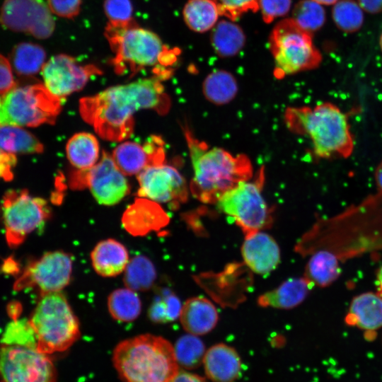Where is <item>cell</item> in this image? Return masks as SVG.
Wrapping results in <instances>:
<instances>
[{
    "mask_svg": "<svg viewBox=\"0 0 382 382\" xmlns=\"http://www.w3.org/2000/svg\"><path fill=\"white\" fill-rule=\"evenodd\" d=\"M162 81L153 75L83 98L79 102L81 115L102 139L125 140L133 133L136 112L152 109L163 115L168 111L170 101Z\"/></svg>",
    "mask_w": 382,
    "mask_h": 382,
    "instance_id": "1",
    "label": "cell"
},
{
    "mask_svg": "<svg viewBox=\"0 0 382 382\" xmlns=\"http://www.w3.org/2000/svg\"><path fill=\"white\" fill-rule=\"evenodd\" d=\"M114 57L110 64L117 74L151 68L154 75L169 78L180 51L166 46L154 32L139 26L134 20L124 23H108L104 32Z\"/></svg>",
    "mask_w": 382,
    "mask_h": 382,
    "instance_id": "2",
    "label": "cell"
},
{
    "mask_svg": "<svg viewBox=\"0 0 382 382\" xmlns=\"http://www.w3.org/2000/svg\"><path fill=\"white\" fill-rule=\"evenodd\" d=\"M183 129L194 173L190 190L196 199L216 204L226 192L252 178L253 166L246 155L209 148L194 137L187 125Z\"/></svg>",
    "mask_w": 382,
    "mask_h": 382,
    "instance_id": "3",
    "label": "cell"
},
{
    "mask_svg": "<svg viewBox=\"0 0 382 382\" xmlns=\"http://www.w3.org/2000/svg\"><path fill=\"white\" fill-rule=\"evenodd\" d=\"M287 127L311 141L314 154L323 159L348 158L355 146L349 114L330 102L314 107L289 108L285 112Z\"/></svg>",
    "mask_w": 382,
    "mask_h": 382,
    "instance_id": "4",
    "label": "cell"
},
{
    "mask_svg": "<svg viewBox=\"0 0 382 382\" xmlns=\"http://www.w3.org/2000/svg\"><path fill=\"white\" fill-rule=\"evenodd\" d=\"M112 359L123 382H169L180 370L174 346L151 334L121 341Z\"/></svg>",
    "mask_w": 382,
    "mask_h": 382,
    "instance_id": "5",
    "label": "cell"
},
{
    "mask_svg": "<svg viewBox=\"0 0 382 382\" xmlns=\"http://www.w3.org/2000/svg\"><path fill=\"white\" fill-rule=\"evenodd\" d=\"M29 320L37 349L47 355L66 350L80 336L79 320L59 291L42 294Z\"/></svg>",
    "mask_w": 382,
    "mask_h": 382,
    "instance_id": "6",
    "label": "cell"
},
{
    "mask_svg": "<svg viewBox=\"0 0 382 382\" xmlns=\"http://www.w3.org/2000/svg\"><path fill=\"white\" fill-rule=\"evenodd\" d=\"M269 47L274 60V76H285L317 68L322 55L313 43L311 33L292 18L279 22L269 37Z\"/></svg>",
    "mask_w": 382,
    "mask_h": 382,
    "instance_id": "7",
    "label": "cell"
},
{
    "mask_svg": "<svg viewBox=\"0 0 382 382\" xmlns=\"http://www.w3.org/2000/svg\"><path fill=\"white\" fill-rule=\"evenodd\" d=\"M263 183L262 168L253 181L241 183L216 203L221 212L234 219L245 237L267 228L272 224L271 211L262 195Z\"/></svg>",
    "mask_w": 382,
    "mask_h": 382,
    "instance_id": "8",
    "label": "cell"
},
{
    "mask_svg": "<svg viewBox=\"0 0 382 382\" xmlns=\"http://www.w3.org/2000/svg\"><path fill=\"white\" fill-rule=\"evenodd\" d=\"M1 98L7 125L54 124L62 108L61 98L41 83L15 86Z\"/></svg>",
    "mask_w": 382,
    "mask_h": 382,
    "instance_id": "9",
    "label": "cell"
},
{
    "mask_svg": "<svg viewBox=\"0 0 382 382\" xmlns=\"http://www.w3.org/2000/svg\"><path fill=\"white\" fill-rule=\"evenodd\" d=\"M1 211L6 239L11 248L20 245L50 216L47 202L30 195L26 190L7 191L3 197Z\"/></svg>",
    "mask_w": 382,
    "mask_h": 382,
    "instance_id": "10",
    "label": "cell"
},
{
    "mask_svg": "<svg viewBox=\"0 0 382 382\" xmlns=\"http://www.w3.org/2000/svg\"><path fill=\"white\" fill-rule=\"evenodd\" d=\"M125 175L112 156L103 151L100 161L91 168L72 172L69 185L74 190L88 187L99 204L110 206L129 193L130 186Z\"/></svg>",
    "mask_w": 382,
    "mask_h": 382,
    "instance_id": "11",
    "label": "cell"
},
{
    "mask_svg": "<svg viewBox=\"0 0 382 382\" xmlns=\"http://www.w3.org/2000/svg\"><path fill=\"white\" fill-rule=\"evenodd\" d=\"M1 382H56L55 366L35 348L0 345Z\"/></svg>",
    "mask_w": 382,
    "mask_h": 382,
    "instance_id": "12",
    "label": "cell"
},
{
    "mask_svg": "<svg viewBox=\"0 0 382 382\" xmlns=\"http://www.w3.org/2000/svg\"><path fill=\"white\" fill-rule=\"evenodd\" d=\"M72 258L63 251H52L30 262L16 280L13 289L37 288L41 294L58 292L68 285Z\"/></svg>",
    "mask_w": 382,
    "mask_h": 382,
    "instance_id": "13",
    "label": "cell"
},
{
    "mask_svg": "<svg viewBox=\"0 0 382 382\" xmlns=\"http://www.w3.org/2000/svg\"><path fill=\"white\" fill-rule=\"evenodd\" d=\"M0 23L9 30L37 39L50 37L55 28L52 13L43 0H4Z\"/></svg>",
    "mask_w": 382,
    "mask_h": 382,
    "instance_id": "14",
    "label": "cell"
},
{
    "mask_svg": "<svg viewBox=\"0 0 382 382\" xmlns=\"http://www.w3.org/2000/svg\"><path fill=\"white\" fill-rule=\"evenodd\" d=\"M137 195L156 202L168 203L172 209L186 202L188 188L179 171L167 164L148 167L137 174Z\"/></svg>",
    "mask_w": 382,
    "mask_h": 382,
    "instance_id": "15",
    "label": "cell"
},
{
    "mask_svg": "<svg viewBox=\"0 0 382 382\" xmlns=\"http://www.w3.org/2000/svg\"><path fill=\"white\" fill-rule=\"evenodd\" d=\"M41 74L45 87L62 98L82 89L92 76L101 71L93 64H80L74 57L59 54L45 62Z\"/></svg>",
    "mask_w": 382,
    "mask_h": 382,
    "instance_id": "16",
    "label": "cell"
},
{
    "mask_svg": "<svg viewBox=\"0 0 382 382\" xmlns=\"http://www.w3.org/2000/svg\"><path fill=\"white\" fill-rule=\"evenodd\" d=\"M112 156L125 175L139 174L148 167L164 163V142L155 135L149 137L144 144L125 141L114 149Z\"/></svg>",
    "mask_w": 382,
    "mask_h": 382,
    "instance_id": "17",
    "label": "cell"
},
{
    "mask_svg": "<svg viewBox=\"0 0 382 382\" xmlns=\"http://www.w3.org/2000/svg\"><path fill=\"white\" fill-rule=\"evenodd\" d=\"M241 251L245 265L256 274H268L280 262L277 243L270 235L262 231L245 237Z\"/></svg>",
    "mask_w": 382,
    "mask_h": 382,
    "instance_id": "18",
    "label": "cell"
},
{
    "mask_svg": "<svg viewBox=\"0 0 382 382\" xmlns=\"http://www.w3.org/2000/svg\"><path fill=\"white\" fill-rule=\"evenodd\" d=\"M168 221V214L157 202L144 197L137 199L129 205L122 218L124 228L134 236L158 231Z\"/></svg>",
    "mask_w": 382,
    "mask_h": 382,
    "instance_id": "19",
    "label": "cell"
},
{
    "mask_svg": "<svg viewBox=\"0 0 382 382\" xmlns=\"http://www.w3.org/2000/svg\"><path fill=\"white\" fill-rule=\"evenodd\" d=\"M349 326L357 327L365 333V337L373 340L382 328V297L372 291L355 296L350 302L345 316Z\"/></svg>",
    "mask_w": 382,
    "mask_h": 382,
    "instance_id": "20",
    "label": "cell"
},
{
    "mask_svg": "<svg viewBox=\"0 0 382 382\" xmlns=\"http://www.w3.org/2000/svg\"><path fill=\"white\" fill-rule=\"evenodd\" d=\"M202 364L206 376L213 382H233L241 375V361L238 352L224 343L209 347Z\"/></svg>",
    "mask_w": 382,
    "mask_h": 382,
    "instance_id": "21",
    "label": "cell"
},
{
    "mask_svg": "<svg viewBox=\"0 0 382 382\" xmlns=\"http://www.w3.org/2000/svg\"><path fill=\"white\" fill-rule=\"evenodd\" d=\"M180 320L189 334L203 335L212 331L217 324L219 315L214 305L202 296L187 299L182 306Z\"/></svg>",
    "mask_w": 382,
    "mask_h": 382,
    "instance_id": "22",
    "label": "cell"
},
{
    "mask_svg": "<svg viewBox=\"0 0 382 382\" xmlns=\"http://www.w3.org/2000/svg\"><path fill=\"white\" fill-rule=\"evenodd\" d=\"M313 286L304 277L290 278L276 289L260 295L257 304L264 308L291 309L301 304Z\"/></svg>",
    "mask_w": 382,
    "mask_h": 382,
    "instance_id": "23",
    "label": "cell"
},
{
    "mask_svg": "<svg viewBox=\"0 0 382 382\" xmlns=\"http://www.w3.org/2000/svg\"><path fill=\"white\" fill-rule=\"evenodd\" d=\"M91 258L95 271L105 277L120 274L129 261L126 248L112 238L99 242L92 250Z\"/></svg>",
    "mask_w": 382,
    "mask_h": 382,
    "instance_id": "24",
    "label": "cell"
},
{
    "mask_svg": "<svg viewBox=\"0 0 382 382\" xmlns=\"http://www.w3.org/2000/svg\"><path fill=\"white\" fill-rule=\"evenodd\" d=\"M303 277L313 286L326 287L335 282L341 274L339 257L326 249L311 253Z\"/></svg>",
    "mask_w": 382,
    "mask_h": 382,
    "instance_id": "25",
    "label": "cell"
},
{
    "mask_svg": "<svg viewBox=\"0 0 382 382\" xmlns=\"http://www.w3.org/2000/svg\"><path fill=\"white\" fill-rule=\"evenodd\" d=\"M67 158L78 170L93 166L99 158V144L93 134L79 132L73 135L66 145Z\"/></svg>",
    "mask_w": 382,
    "mask_h": 382,
    "instance_id": "26",
    "label": "cell"
},
{
    "mask_svg": "<svg viewBox=\"0 0 382 382\" xmlns=\"http://www.w3.org/2000/svg\"><path fill=\"white\" fill-rule=\"evenodd\" d=\"M211 42L219 57H229L235 56L242 50L245 45V36L237 24L221 21L213 28Z\"/></svg>",
    "mask_w": 382,
    "mask_h": 382,
    "instance_id": "27",
    "label": "cell"
},
{
    "mask_svg": "<svg viewBox=\"0 0 382 382\" xmlns=\"http://www.w3.org/2000/svg\"><path fill=\"white\" fill-rule=\"evenodd\" d=\"M46 52L40 45L21 42L12 50L10 63L15 72L21 76H32L42 70L45 64Z\"/></svg>",
    "mask_w": 382,
    "mask_h": 382,
    "instance_id": "28",
    "label": "cell"
},
{
    "mask_svg": "<svg viewBox=\"0 0 382 382\" xmlns=\"http://www.w3.org/2000/svg\"><path fill=\"white\" fill-rule=\"evenodd\" d=\"M238 92L235 77L225 70L210 73L202 83V93L206 99L215 105H224L231 102Z\"/></svg>",
    "mask_w": 382,
    "mask_h": 382,
    "instance_id": "29",
    "label": "cell"
},
{
    "mask_svg": "<svg viewBox=\"0 0 382 382\" xmlns=\"http://www.w3.org/2000/svg\"><path fill=\"white\" fill-rule=\"evenodd\" d=\"M0 150L11 154H38L43 145L30 132L18 126H0Z\"/></svg>",
    "mask_w": 382,
    "mask_h": 382,
    "instance_id": "30",
    "label": "cell"
},
{
    "mask_svg": "<svg viewBox=\"0 0 382 382\" xmlns=\"http://www.w3.org/2000/svg\"><path fill=\"white\" fill-rule=\"evenodd\" d=\"M183 16L189 28L203 33L214 28L219 13L214 0H189L183 8Z\"/></svg>",
    "mask_w": 382,
    "mask_h": 382,
    "instance_id": "31",
    "label": "cell"
},
{
    "mask_svg": "<svg viewBox=\"0 0 382 382\" xmlns=\"http://www.w3.org/2000/svg\"><path fill=\"white\" fill-rule=\"evenodd\" d=\"M108 307L110 315L115 320L131 322L139 316L141 303L136 291L127 287L117 289L110 294Z\"/></svg>",
    "mask_w": 382,
    "mask_h": 382,
    "instance_id": "32",
    "label": "cell"
},
{
    "mask_svg": "<svg viewBox=\"0 0 382 382\" xmlns=\"http://www.w3.org/2000/svg\"><path fill=\"white\" fill-rule=\"evenodd\" d=\"M156 277L152 262L146 256L137 255L129 261L123 280L126 287L133 291H146L153 286Z\"/></svg>",
    "mask_w": 382,
    "mask_h": 382,
    "instance_id": "33",
    "label": "cell"
},
{
    "mask_svg": "<svg viewBox=\"0 0 382 382\" xmlns=\"http://www.w3.org/2000/svg\"><path fill=\"white\" fill-rule=\"evenodd\" d=\"M361 7L355 0H339L332 9V17L337 28L347 33L358 31L364 23Z\"/></svg>",
    "mask_w": 382,
    "mask_h": 382,
    "instance_id": "34",
    "label": "cell"
},
{
    "mask_svg": "<svg viewBox=\"0 0 382 382\" xmlns=\"http://www.w3.org/2000/svg\"><path fill=\"white\" fill-rule=\"evenodd\" d=\"M174 350L179 366L186 370L198 368L205 354L202 341L192 334L180 337L174 345Z\"/></svg>",
    "mask_w": 382,
    "mask_h": 382,
    "instance_id": "35",
    "label": "cell"
},
{
    "mask_svg": "<svg viewBox=\"0 0 382 382\" xmlns=\"http://www.w3.org/2000/svg\"><path fill=\"white\" fill-rule=\"evenodd\" d=\"M292 19L303 30L312 33L325 24L326 13L321 4L313 0H301L295 6Z\"/></svg>",
    "mask_w": 382,
    "mask_h": 382,
    "instance_id": "36",
    "label": "cell"
},
{
    "mask_svg": "<svg viewBox=\"0 0 382 382\" xmlns=\"http://www.w3.org/2000/svg\"><path fill=\"white\" fill-rule=\"evenodd\" d=\"M181 308L178 297L170 290L163 289L151 303L149 317L154 323H170L180 316Z\"/></svg>",
    "mask_w": 382,
    "mask_h": 382,
    "instance_id": "37",
    "label": "cell"
},
{
    "mask_svg": "<svg viewBox=\"0 0 382 382\" xmlns=\"http://www.w3.org/2000/svg\"><path fill=\"white\" fill-rule=\"evenodd\" d=\"M1 342L37 349L36 334L27 319L13 320L6 327Z\"/></svg>",
    "mask_w": 382,
    "mask_h": 382,
    "instance_id": "38",
    "label": "cell"
},
{
    "mask_svg": "<svg viewBox=\"0 0 382 382\" xmlns=\"http://www.w3.org/2000/svg\"><path fill=\"white\" fill-rule=\"evenodd\" d=\"M219 15L231 21L237 20L244 13L259 9V0H214Z\"/></svg>",
    "mask_w": 382,
    "mask_h": 382,
    "instance_id": "39",
    "label": "cell"
},
{
    "mask_svg": "<svg viewBox=\"0 0 382 382\" xmlns=\"http://www.w3.org/2000/svg\"><path fill=\"white\" fill-rule=\"evenodd\" d=\"M103 9L108 23H124L134 20L131 0H105Z\"/></svg>",
    "mask_w": 382,
    "mask_h": 382,
    "instance_id": "40",
    "label": "cell"
},
{
    "mask_svg": "<svg viewBox=\"0 0 382 382\" xmlns=\"http://www.w3.org/2000/svg\"><path fill=\"white\" fill-rule=\"evenodd\" d=\"M291 7V0H259V8L263 21L271 23L276 18L286 15Z\"/></svg>",
    "mask_w": 382,
    "mask_h": 382,
    "instance_id": "41",
    "label": "cell"
},
{
    "mask_svg": "<svg viewBox=\"0 0 382 382\" xmlns=\"http://www.w3.org/2000/svg\"><path fill=\"white\" fill-rule=\"evenodd\" d=\"M83 0H47V4L52 14L57 16L72 19L81 11Z\"/></svg>",
    "mask_w": 382,
    "mask_h": 382,
    "instance_id": "42",
    "label": "cell"
},
{
    "mask_svg": "<svg viewBox=\"0 0 382 382\" xmlns=\"http://www.w3.org/2000/svg\"><path fill=\"white\" fill-rule=\"evenodd\" d=\"M16 86L10 61L0 54V95Z\"/></svg>",
    "mask_w": 382,
    "mask_h": 382,
    "instance_id": "43",
    "label": "cell"
},
{
    "mask_svg": "<svg viewBox=\"0 0 382 382\" xmlns=\"http://www.w3.org/2000/svg\"><path fill=\"white\" fill-rule=\"evenodd\" d=\"M15 154L0 150V178L10 181L13 178L12 168L16 164Z\"/></svg>",
    "mask_w": 382,
    "mask_h": 382,
    "instance_id": "44",
    "label": "cell"
},
{
    "mask_svg": "<svg viewBox=\"0 0 382 382\" xmlns=\"http://www.w3.org/2000/svg\"><path fill=\"white\" fill-rule=\"evenodd\" d=\"M169 382H206L202 376L180 369Z\"/></svg>",
    "mask_w": 382,
    "mask_h": 382,
    "instance_id": "45",
    "label": "cell"
},
{
    "mask_svg": "<svg viewBox=\"0 0 382 382\" xmlns=\"http://www.w3.org/2000/svg\"><path fill=\"white\" fill-rule=\"evenodd\" d=\"M363 11L372 13L382 12V0H357Z\"/></svg>",
    "mask_w": 382,
    "mask_h": 382,
    "instance_id": "46",
    "label": "cell"
},
{
    "mask_svg": "<svg viewBox=\"0 0 382 382\" xmlns=\"http://www.w3.org/2000/svg\"><path fill=\"white\" fill-rule=\"evenodd\" d=\"M21 311H22L21 305L18 301H12L8 305V307H7L8 314L13 320L18 319V318L21 315Z\"/></svg>",
    "mask_w": 382,
    "mask_h": 382,
    "instance_id": "47",
    "label": "cell"
},
{
    "mask_svg": "<svg viewBox=\"0 0 382 382\" xmlns=\"http://www.w3.org/2000/svg\"><path fill=\"white\" fill-rule=\"evenodd\" d=\"M374 179L376 185L377 192L382 193V159L374 169Z\"/></svg>",
    "mask_w": 382,
    "mask_h": 382,
    "instance_id": "48",
    "label": "cell"
},
{
    "mask_svg": "<svg viewBox=\"0 0 382 382\" xmlns=\"http://www.w3.org/2000/svg\"><path fill=\"white\" fill-rule=\"evenodd\" d=\"M3 270L7 273H13L18 270V266L13 260H6L3 266Z\"/></svg>",
    "mask_w": 382,
    "mask_h": 382,
    "instance_id": "49",
    "label": "cell"
},
{
    "mask_svg": "<svg viewBox=\"0 0 382 382\" xmlns=\"http://www.w3.org/2000/svg\"><path fill=\"white\" fill-rule=\"evenodd\" d=\"M377 293L382 297V265L378 267L376 275Z\"/></svg>",
    "mask_w": 382,
    "mask_h": 382,
    "instance_id": "50",
    "label": "cell"
},
{
    "mask_svg": "<svg viewBox=\"0 0 382 382\" xmlns=\"http://www.w3.org/2000/svg\"><path fill=\"white\" fill-rule=\"evenodd\" d=\"M6 125H7V120L3 108L2 98L0 96V126Z\"/></svg>",
    "mask_w": 382,
    "mask_h": 382,
    "instance_id": "51",
    "label": "cell"
},
{
    "mask_svg": "<svg viewBox=\"0 0 382 382\" xmlns=\"http://www.w3.org/2000/svg\"><path fill=\"white\" fill-rule=\"evenodd\" d=\"M321 5H334L336 2H337L339 0H313Z\"/></svg>",
    "mask_w": 382,
    "mask_h": 382,
    "instance_id": "52",
    "label": "cell"
},
{
    "mask_svg": "<svg viewBox=\"0 0 382 382\" xmlns=\"http://www.w3.org/2000/svg\"><path fill=\"white\" fill-rule=\"evenodd\" d=\"M379 46L382 52V33L381 34L380 37H379Z\"/></svg>",
    "mask_w": 382,
    "mask_h": 382,
    "instance_id": "53",
    "label": "cell"
}]
</instances>
